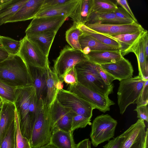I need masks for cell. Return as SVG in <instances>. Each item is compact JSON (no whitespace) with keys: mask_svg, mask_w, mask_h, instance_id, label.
<instances>
[{"mask_svg":"<svg viewBox=\"0 0 148 148\" xmlns=\"http://www.w3.org/2000/svg\"><path fill=\"white\" fill-rule=\"evenodd\" d=\"M16 88L10 86L0 81V97L3 101L14 103Z\"/></svg>","mask_w":148,"mask_h":148,"instance_id":"obj_34","label":"cell"},{"mask_svg":"<svg viewBox=\"0 0 148 148\" xmlns=\"http://www.w3.org/2000/svg\"><path fill=\"white\" fill-rule=\"evenodd\" d=\"M90 119L76 114L73 117L71 130L73 132L77 129L84 128L90 123Z\"/></svg>","mask_w":148,"mask_h":148,"instance_id":"obj_37","label":"cell"},{"mask_svg":"<svg viewBox=\"0 0 148 148\" xmlns=\"http://www.w3.org/2000/svg\"><path fill=\"white\" fill-rule=\"evenodd\" d=\"M144 50L145 60H148V32L144 36Z\"/></svg>","mask_w":148,"mask_h":148,"instance_id":"obj_47","label":"cell"},{"mask_svg":"<svg viewBox=\"0 0 148 148\" xmlns=\"http://www.w3.org/2000/svg\"><path fill=\"white\" fill-rule=\"evenodd\" d=\"M32 78L33 85L35 87L39 99L43 100L46 90L47 68H42L28 65Z\"/></svg>","mask_w":148,"mask_h":148,"instance_id":"obj_22","label":"cell"},{"mask_svg":"<svg viewBox=\"0 0 148 148\" xmlns=\"http://www.w3.org/2000/svg\"><path fill=\"white\" fill-rule=\"evenodd\" d=\"M0 81L16 88L33 85L27 65L18 55H9L0 62Z\"/></svg>","mask_w":148,"mask_h":148,"instance_id":"obj_2","label":"cell"},{"mask_svg":"<svg viewBox=\"0 0 148 148\" xmlns=\"http://www.w3.org/2000/svg\"><path fill=\"white\" fill-rule=\"evenodd\" d=\"M9 54L2 47L0 46V62L7 59Z\"/></svg>","mask_w":148,"mask_h":148,"instance_id":"obj_48","label":"cell"},{"mask_svg":"<svg viewBox=\"0 0 148 148\" xmlns=\"http://www.w3.org/2000/svg\"><path fill=\"white\" fill-rule=\"evenodd\" d=\"M38 111L29 140L31 148H40L49 144L51 137L50 114L42 99H39Z\"/></svg>","mask_w":148,"mask_h":148,"instance_id":"obj_4","label":"cell"},{"mask_svg":"<svg viewBox=\"0 0 148 148\" xmlns=\"http://www.w3.org/2000/svg\"><path fill=\"white\" fill-rule=\"evenodd\" d=\"M116 1L127 12L135 22L138 23L136 19L129 6L126 0H116Z\"/></svg>","mask_w":148,"mask_h":148,"instance_id":"obj_45","label":"cell"},{"mask_svg":"<svg viewBox=\"0 0 148 148\" xmlns=\"http://www.w3.org/2000/svg\"><path fill=\"white\" fill-rule=\"evenodd\" d=\"M117 124L116 120L108 114L97 116L92 124L90 134L93 146L97 147L113 138Z\"/></svg>","mask_w":148,"mask_h":148,"instance_id":"obj_6","label":"cell"},{"mask_svg":"<svg viewBox=\"0 0 148 148\" xmlns=\"http://www.w3.org/2000/svg\"><path fill=\"white\" fill-rule=\"evenodd\" d=\"M96 64L97 70L105 84L108 85H110L115 79L103 69L100 65Z\"/></svg>","mask_w":148,"mask_h":148,"instance_id":"obj_40","label":"cell"},{"mask_svg":"<svg viewBox=\"0 0 148 148\" xmlns=\"http://www.w3.org/2000/svg\"><path fill=\"white\" fill-rule=\"evenodd\" d=\"M100 65L115 79L120 81L132 77L133 66L131 62L124 57L115 62Z\"/></svg>","mask_w":148,"mask_h":148,"instance_id":"obj_16","label":"cell"},{"mask_svg":"<svg viewBox=\"0 0 148 148\" xmlns=\"http://www.w3.org/2000/svg\"><path fill=\"white\" fill-rule=\"evenodd\" d=\"M66 18L64 16L34 18L25 31L26 36L45 32H57Z\"/></svg>","mask_w":148,"mask_h":148,"instance_id":"obj_13","label":"cell"},{"mask_svg":"<svg viewBox=\"0 0 148 148\" xmlns=\"http://www.w3.org/2000/svg\"><path fill=\"white\" fill-rule=\"evenodd\" d=\"M137 112V117L148 122V107L147 105L137 106L134 110Z\"/></svg>","mask_w":148,"mask_h":148,"instance_id":"obj_41","label":"cell"},{"mask_svg":"<svg viewBox=\"0 0 148 148\" xmlns=\"http://www.w3.org/2000/svg\"><path fill=\"white\" fill-rule=\"evenodd\" d=\"M63 82L62 81L59 80L57 82L56 84V88L58 90H59L63 89L64 87Z\"/></svg>","mask_w":148,"mask_h":148,"instance_id":"obj_49","label":"cell"},{"mask_svg":"<svg viewBox=\"0 0 148 148\" xmlns=\"http://www.w3.org/2000/svg\"><path fill=\"white\" fill-rule=\"evenodd\" d=\"M123 138L124 137L121 134L109 140L103 147V148H120Z\"/></svg>","mask_w":148,"mask_h":148,"instance_id":"obj_43","label":"cell"},{"mask_svg":"<svg viewBox=\"0 0 148 148\" xmlns=\"http://www.w3.org/2000/svg\"><path fill=\"white\" fill-rule=\"evenodd\" d=\"M3 101H1V102L0 101V112L1 110V109L2 104H3Z\"/></svg>","mask_w":148,"mask_h":148,"instance_id":"obj_53","label":"cell"},{"mask_svg":"<svg viewBox=\"0 0 148 148\" xmlns=\"http://www.w3.org/2000/svg\"><path fill=\"white\" fill-rule=\"evenodd\" d=\"M93 0H79L69 17L78 26L84 25L92 12Z\"/></svg>","mask_w":148,"mask_h":148,"instance_id":"obj_23","label":"cell"},{"mask_svg":"<svg viewBox=\"0 0 148 148\" xmlns=\"http://www.w3.org/2000/svg\"><path fill=\"white\" fill-rule=\"evenodd\" d=\"M79 41L82 49L88 47L91 51H121V48L108 45L83 33L79 38Z\"/></svg>","mask_w":148,"mask_h":148,"instance_id":"obj_27","label":"cell"},{"mask_svg":"<svg viewBox=\"0 0 148 148\" xmlns=\"http://www.w3.org/2000/svg\"><path fill=\"white\" fill-rule=\"evenodd\" d=\"M56 98L61 104L71 108L77 114L91 118L95 108L74 93L62 89L58 91Z\"/></svg>","mask_w":148,"mask_h":148,"instance_id":"obj_8","label":"cell"},{"mask_svg":"<svg viewBox=\"0 0 148 148\" xmlns=\"http://www.w3.org/2000/svg\"><path fill=\"white\" fill-rule=\"evenodd\" d=\"M73 132L59 129H53L49 144L56 148H75L76 144L74 141Z\"/></svg>","mask_w":148,"mask_h":148,"instance_id":"obj_20","label":"cell"},{"mask_svg":"<svg viewBox=\"0 0 148 148\" xmlns=\"http://www.w3.org/2000/svg\"><path fill=\"white\" fill-rule=\"evenodd\" d=\"M91 144L88 139H86L76 144L75 148H91Z\"/></svg>","mask_w":148,"mask_h":148,"instance_id":"obj_46","label":"cell"},{"mask_svg":"<svg viewBox=\"0 0 148 148\" xmlns=\"http://www.w3.org/2000/svg\"><path fill=\"white\" fill-rule=\"evenodd\" d=\"M147 32L144 29L134 33L122 34L113 36L121 44V51L130 45L138 38Z\"/></svg>","mask_w":148,"mask_h":148,"instance_id":"obj_33","label":"cell"},{"mask_svg":"<svg viewBox=\"0 0 148 148\" xmlns=\"http://www.w3.org/2000/svg\"><path fill=\"white\" fill-rule=\"evenodd\" d=\"M113 13L119 18L135 22L127 12L122 7H118Z\"/></svg>","mask_w":148,"mask_h":148,"instance_id":"obj_44","label":"cell"},{"mask_svg":"<svg viewBox=\"0 0 148 148\" xmlns=\"http://www.w3.org/2000/svg\"><path fill=\"white\" fill-rule=\"evenodd\" d=\"M83 33L105 45L121 48V44L113 36L105 34L95 31L84 25L78 26Z\"/></svg>","mask_w":148,"mask_h":148,"instance_id":"obj_29","label":"cell"},{"mask_svg":"<svg viewBox=\"0 0 148 148\" xmlns=\"http://www.w3.org/2000/svg\"><path fill=\"white\" fill-rule=\"evenodd\" d=\"M14 103L21 132L29 141L39 103L34 86L32 85L17 88Z\"/></svg>","mask_w":148,"mask_h":148,"instance_id":"obj_1","label":"cell"},{"mask_svg":"<svg viewBox=\"0 0 148 148\" xmlns=\"http://www.w3.org/2000/svg\"><path fill=\"white\" fill-rule=\"evenodd\" d=\"M1 112V111H0Z\"/></svg>","mask_w":148,"mask_h":148,"instance_id":"obj_55","label":"cell"},{"mask_svg":"<svg viewBox=\"0 0 148 148\" xmlns=\"http://www.w3.org/2000/svg\"><path fill=\"white\" fill-rule=\"evenodd\" d=\"M89 60L86 55L80 50L66 45L62 50L58 57L53 60V71L62 80L64 75L78 63Z\"/></svg>","mask_w":148,"mask_h":148,"instance_id":"obj_7","label":"cell"},{"mask_svg":"<svg viewBox=\"0 0 148 148\" xmlns=\"http://www.w3.org/2000/svg\"><path fill=\"white\" fill-rule=\"evenodd\" d=\"M146 80L138 75L120 81L117 94L120 114H123L128 106L137 100Z\"/></svg>","mask_w":148,"mask_h":148,"instance_id":"obj_5","label":"cell"},{"mask_svg":"<svg viewBox=\"0 0 148 148\" xmlns=\"http://www.w3.org/2000/svg\"><path fill=\"white\" fill-rule=\"evenodd\" d=\"M118 7L117 4L110 0H93L92 12H114Z\"/></svg>","mask_w":148,"mask_h":148,"instance_id":"obj_32","label":"cell"},{"mask_svg":"<svg viewBox=\"0 0 148 148\" xmlns=\"http://www.w3.org/2000/svg\"><path fill=\"white\" fill-rule=\"evenodd\" d=\"M79 0H71L67 3L40 10L34 18L46 17H69Z\"/></svg>","mask_w":148,"mask_h":148,"instance_id":"obj_19","label":"cell"},{"mask_svg":"<svg viewBox=\"0 0 148 148\" xmlns=\"http://www.w3.org/2000/svg\"><path fill=\"white\" fill-rule=\"evenodd\" d=\"M57 32L48 31L25 36L43 53L48 57L50 50Z\"/></svg>","mask_w":148,"mask_h":148,"instance_id":"obj_21","label":"cell"},{"mask_svg":"<svg viewBox=\"0 0 148 148\" xmlns=\"http://www.w3.org/2000/svg\"><path fill=\"white\" fill-rule=\"evenodd\" d=\"M71 1V0H44L40 10L64 4Z\"/></svg>","mask_w":148,"mask_h":148,"instance_id":"obj_42","label":"cell"},{"mask_svg":"<svg viewBox=\"0 0 148 148\" xmlns=\"http://www.w3.org/2000/svg\"><path fill=\"white\" fill-rule=\"evenodd\" d=\"M27 0H10L0 7V25L7 23Z\"/></svg>","mask_w":148,"mask_h":148,"instance_id":"obj_28","label":"cell"},{"mask_svg":"<svg viewBox=\"0 0 148 148\" xmlns=\"http://www.w3.org/2000/svg\"><path fill=\"white\" fill-rule=\"evenodd\" d=\"M78 82L87 88L105 97L113 92L114 85H106L97 69V64L89 60L79 62L74 66Z\"/></svg>","mask_w":148,"mask_h":148,"instance_id":"obj_3","label":"cell"},{"mask_svg":"<svg viewBox=\"0 0 148 148\" xmlns=\"http://www.w3.org/2000/svg\"><path fill=\"white\" fill-rule=\"evenodd\" d=\"M44 0H27L7 23L25 21L34 18L40 10Z\"/></svg>","mask_w":148,"mask_h":148,"instance_id":"obj_17","label":"cell"},{"mask_svg":"<svg viewBox=\"0 0 148 148\" xmlns=\"http://www.w3.org/2000/svg\"><path fill=\"white\" fill-rule=\"evenodd\" d=\"M40 148H56L53 145L49 144L44 146Z\"/></svg>","mask_w":148,"mask_h":148,"instance_id":"obj_52","label":"cell"},{"mask_svg":"<svg viewBox=\"0 0 148 148\" xmlns=\"http://www.w3.org/2000/svg\"><path fill=\"white\" fill-rule=\"evenodd\" d=\"M47 76L46 90L44 99L48 109L56 98L59 90L56 88V84L60 80L58 76L52 71L49 66L47 67Z\"/></svg>","mask_w":148,"mask_h":148,"instance_id":"obj_26","label":"cell"},{"mask_svg":"<svg viewBox=\"0 0 148 148\" xmlns=\"http://www.w3.org/2000/svg\"><path fill=\"white\" fill-rule=\"evenodd\" d=\"M86 56L89 60L99 65L115 62L123 57L120 51H91Z\"/></svg>","mask_w":148,"mask_h":148,"instance_id":"obj_24","label":"cell"},{"mask_svg":"<svg viewBox=\"0 0 148 148\" xmlns=\"http://www.w3.org/2000/svg\"><path fill=\"white\" fill-rule=\"evenodd\" d=\"M15 133V119L12 122L0 146V148H14Z\"/></svg>","mask_w":148,"mask_h":148,"instance_id":"obj_36","label":"cell"},{"mask_svg":"<svg viewBox=\"0 0 148 148\" xmlns=\"http://www.w3.org/2000/svg\"><path fill=\"white\" fill-rule=\"evenodd\" d=\"M48 110L51 131L56 128L71 130L73 117L77 114L71 108L62 105L56 98Z\"/></svg>","mask_w":148,"mask_h":148,"instance_id":"obj_9","label":"cell"},{"mask_svg":"<svg viewBox=\"0 0 148 148\" xmlns=\"http://www.w3.org/2000/svg\"><path fill=\"white\" fill-rule=\"evenodd\" d=\"M145 127L144 121L138 119L122 134L124 138L120 148H144Z\"/></svg>","mask_w":148,"mask_h":148,"instance_id":"obj_12","label":"cell"},{"mask_svg":"<svg viewBox=\"0 0 148 148\" xmlns=\"http://www.w3.org/2000/svg\"><path fill=\"white\" fill-rule=\"evenodd\" d=\"M85 25L95 31L114 36L119 34L132 33L144 28L138 23L125 24H112L100 23L85 24Z\"/></svg>","mask_w":148,"mask_h":148,"instance_id":"obj_14","label":"cell"},{"mask_svg":"<svg viewBox=\"0 0 148 148\" xmlns=\"http://www.w3.org/2000/svg\"><path fill=\"white\" fill-rule=\"evenodd\" d=\"M69 90L76 94L79 97L91 104L95 108L105 113L109 111L110 106L115 103L108 97L103 96L82 86L79 83L69 85Z\"/></svg>","mask_w":148,"mask_h":148,"instance_id":"obj_10","label":"cell"},{"mask_svg":"<svg viewBox=\"0 0 148 148\" xmlns=\"http://www.w3.org/2000/svg\"><path fill=\"white\" fill-rule=\"evenodd\" d=\"M10 0H0V7L8 2Z\"/></svg>","mask_w":148,"mask_h":148,"instance_id":"obj_51","label":"cell"},{"mask_svg":"<svg viewBox=\"0 0 148 148\" xmlns=\"http://www.w3.org/2000/svg\"><path fill=\"white\" fill-rule=\"evenodd\" d=\"M135 23L136 22L119 18L113 12H92L85 24L99 23L106 24H125Z\"/></svg>","mask_w":148,"mask_h":148,"instance_id":"obj_25","label":"cell"},{"mask_svg":"<svg viewBox=\"0 0 148 148\" xmlns=\"http://www.w3.org/2000/svg\"><path fill=\"white\" fill-rule=\"evenodd\" d=\"M134 103L137 106L148 105V79L145 81L139 97Z\"/></svg>","mask_w":148,"mask_h":148,"instance_id":"obj_38","label":"cell"},{"mask_svg":"<svg viewBox=\"0 0 148 148\" xmlns=\"http://www.w3.org/2000/svg\"><path fill=\"white\" fill-rule=\"evenodd\" d=\"M16 110L14 103L3 101L0 113V146L12 122Z\"/></svg>","mask_w":148,"mask_h":148,"instance_id":"obj_18","label":"cell"},{"mask_svg":"<svg viewBox=\"0 0 148 148\" xmlns=\"http://www.w3.org/2000/svg\"><path fill=\"white\" fill-rule=\"evenodd\" d=\"M62 81L69 85H73L78 83L76 71L74 66L71 68L64 75Z\"/></svg>","mask_w":148,"mask_h":148,"instance_id":"obj_39","label":"cell"},{"mask_svg":"<svg viewBox=\"0 0 148 148\" xmlns=\"http://www.w3.org/2000/svg\"><path fill=\"white\" fill-rule=\"evenodd\" d=\"M0 101H1V102L3 101L2 100L0 97Z\"/></svg>","mask_w":148,"mask_h":148,"instance_id":"obj_54","label":"cell"},{"mask_svg":"<svg viewBox=\"0 0 148 148\" xmlns=\"http://www.w3.org/2000/svg\"><path fill=\"white\" fill-rule=\"evenodd\" d=\"M146 33L130 45L120 51L123 57L130 52L135 54L138 61V75L145 80L148 79V60H145L144 50V36Z\"/></svg>","mask_w":148,"mask_h":148,"instance_id":"obj_15","label":"cell"},{"mask_svg":"<svg viewBox=\"0 0 148 148\" xmlns=\"http://www.w3.org/2000/svg\"><path fill=\"white\" fill-rule=\"evenodd\" d=\"M83 34L79 26L76 23H73V25L66 32V41L72 48L82 50L79 38Z\"/></svg>","mask_w":148,"mask_h":148,"instance_id":"obj_30","label":"cell"},{"mask_svg":"<svg viewBox=\"0 0 148 148\" xmlns=\"http://www.w3.org/2000/svg\"><path fill=\"white\" fill-rule=\"evenodd\" d=\"M15 122L17 148H31L29 141L26 138L23 136L21 132L16 111L15 113Z\"/></svg>","mask_w":148,"mask_h":148,"instance_id":"obj_35","label":"cell"},{"mask_svg":"<svg viewBox=\"0 0 148 148\" xmlns=\"http://www.w3.org/2000/svg\"><path fill=\"white\" fill-rule=\"evenodd\" d=\"M144 148H148V129L146 130V135Z\"/></svg>","mask_w":148,"mask_h":148,"instance_id":"obj_50","label":"cell"},{"mask_svg":"<svg viewBox=\"0 0 148 148\" xmlns=\"http://www.w3.org/2000/svg\"><path fill=\"white\" fill-rule=\"evenodd\" d=\"M18 55L28 65L42 68L49 66L48 57L44 55L34 44L25 36L21 40Z\"/></svg>","mask_w":148,"mask_h":148,"instance_id":"obj_11","label":"cell"},{"mask_svg":"<svg viewBox=\"0 0 148 148\" xmlns=\"http://www.w3.org/2000/svg\"><path fill=\"white\" fill-rule=\"evenodd\" d=\"M21 41L12 38L0 36V46L3 48L10 55H18Z\"/></svg>","mask_w":148,"mask_h":148,"instance_id":"obj_31","label":"cell"}]
</instances>
